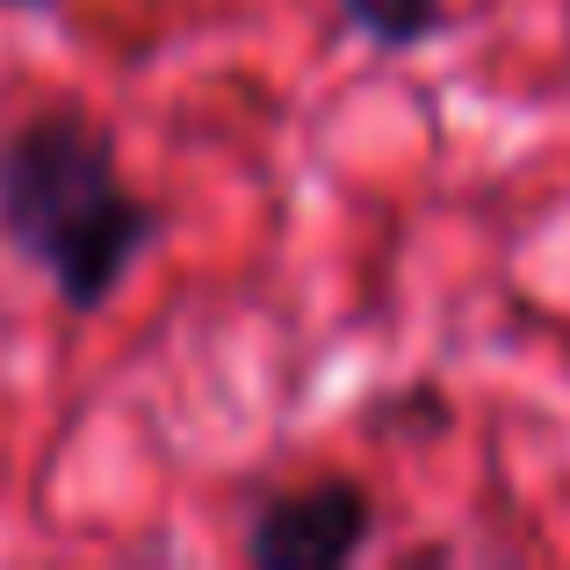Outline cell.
Returning a JSON list of instances; mask_svg holds the SVG:
<instances>
[{
  "label": "cell",
  "instance_id": "6da1fadb",
  "mask_svg": "<svg viewBox=\"0 0 570 570\" xmlns=\"http://www.w3.org/2000/svg\"><path fill=\"white\" fill-rule=\"evenodd\" d=\"M167 232L174 209L130 188L109 116L43 101L0 138V246L37 267L72 318H101Z\"/></svg>",
  "mask_w": 570,
  "mask_h": 570
},
{
  "label": "cell",
  "instance_id": "7a4b0ae2",
  "mask_svg": "<svg viewBox=\"0 0 570 570\" xmlns=\"http://www.w3.org/2000/svg\"><path fill=\"white\" fill-rule=\"evenodd\" d=\"M383 534V505L368 491V476L354 470H325L304 484L267 491L246 513L238 557L253 570H347L376 549Z\"/></svg>",
  "mask_w": 570,
  "mask_h": 570
},
{
  "label": "cell",
  "instance_id": "3957f363",
  "mask_svg": "<svg viewBox=\"0 0 570 570\" xmlns=\"http://www.w3.org/2000/svg\"><path fill=\"white\" fill-rule=\"evenodd\" d=\"M333 8H340V22H347L368 51H383V58L426 51V43L455 22L448 0H333Z\"/></svg>",
  "mask_w": 570,
  "mask_h": 570
},
{
  "label": "cell",
  "instance_id": "277c9868",
  "mask_svg": "<svg viewBox=\"0 0 570 570\" xmlns=\"http://www.w3.org/2000/svg\"><path fill=\"white\" fill-rule=\"evenodd\" d=\"M362 426L383 433V441H448L455 433V404H448L441 383H397V390H376V397L362 404Z\"/></svg>",
  "mask_w": 570,
  "mask_h": 570
},
{
  "label": "cell",
  "instance_id": "5b68a950",
  "mask_svg": "<svg viewBox=\"0 0 570 570\" xmlns=\"http://www.w3.org/2000/svg\"><path fill=\"white\" fill-rule=\"evenodd\" d=\"M0 8H14V14H51V8H66V0H0Z\"/></svg>",
  "mask_w": 570,
  "mask_h": 570
},
{
  "label": "cell",
  "instance_id": "8992f818",
  "mask_svg": "<svg viewBox=\"0 0 570 570\" xmlns=\"http://www.w3.org/2000/svg\"><path fill=\"white\" fill-rule=\"evenodd\" d=\"M563 37H570V0H563Z\"/></svg>",
  "mask_w": 570,
  "mask_h": 570
}]
</instances>
